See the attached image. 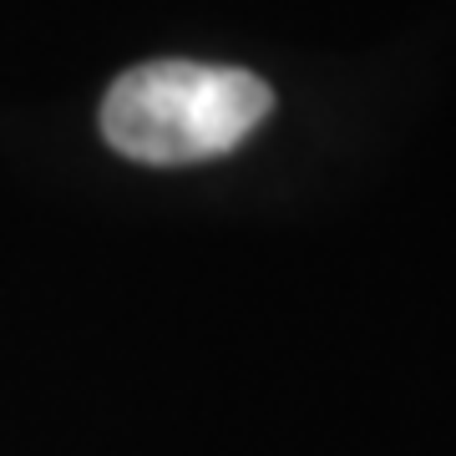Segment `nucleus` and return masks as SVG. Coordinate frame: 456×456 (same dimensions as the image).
I'll return each instance as SVG.
<instances>
[{
    "label": "nucleus",
    "instance_id": "obj_1",
    "mask_svg": "<svg viewBox=\"0 0 456 456\" xmlns=\"http://www.w3.org/2000/svg\"><path fill=\"white\" fill-rule=\"evenodd\" d=\"M274 107L264 77L208 61H147L122 71L102 102V137L147 167L208 163L254 137Z\"/></svg>",
    "mask_w": 456,
    "mask_h": 456
}]
</instances>
